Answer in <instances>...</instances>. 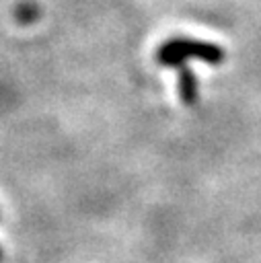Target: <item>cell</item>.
Returning a JSON list of instances; mask_svg holds the SVG:
<instances>
[{"label":"cell","instance_id":"obj_1","mask_svg":"<svg viewBox=\"0 0 261 263\" xmlns=\"http://www.w3.org/2000/svg\"><path fill=\"white\" fill-rule=\"evenodd\" d=\"M189 58H197L208 64H220L224 60V49L216 43L199 41V39H187V37H175L158 47L156 62L166 68H179Z\"/></svg>","mask_w":261,"mask_h":263},{"label":"cell","instance_id":"obj_2","mask_svg":"<svg viewBox=\"0 0 261 263\" xmlns=\"http://www.w3.org/2000/svg\"><path fill=\"white\" fill-rule=\"evenodd\" d=\"M179 97L185 105H195L197 103V76L189 66H179Z\"/></svg>","mask_w":261,"mask_h":263},{"label":"cell","instance_id":"obj_3","mask_svg":"<svg viewBox=\"0 0 261 263\" xmlns=\"http://www.w3.org/2000/svg\"><path fill=\"white\" fill-rule=\"evenodd\" d=\"M35 14H37V10H35V6H33V4H23V6H18V10H16V16H18L23 23L33 21V18H35Z\"/></svg>","mask_w":261,"mask_h":263},{"label":"cell","instance_id":"obj_4","mask_svg":"<svg viewBox=\"0 0 261 263\" xmlns=\"http://www.w3.org/2000/svg\"><path fill=\"white\" fill-rule=\"evenodd\" d=\"M0 259H2V251H0Z\"/></svg>","mask_w":261,"mask_h":263}]
</instances>
